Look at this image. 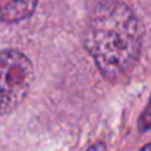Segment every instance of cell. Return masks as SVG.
Listing matches in <instances>:
<instances>
[{"mask_svg":"<svg viewBox=\"0 0 151 151\" xmlns=\"http://www.w3.org/2000/svg\"><path fill=\"white\" fill-rule=\"evenodd\" d=\"M142 40V22L124 3L98 9L85 33L88 52L110 82H122L132 74L141 55Z\"/></svg>","mask_w":151,"mask_h":151,"instance_id":"obj_1","label":"cell"},{"mask_svg":"<svg viewBox=\"0 0 151 151\" xmlns=\"http://www.w3.org/2000/svg\"><path fill=\"white\" fill-rule=\"evenodd\" d=\"M33 79V64L22 52H0V116L11 114L22 104Z\"/></svg>","mask_w":151,"mask_h":151,"instance_id":"obj_2","label":"cell"},{"mask_svg":"<svg viewBox=\"0 0 151 151\" xmlns=\"http://www.w3.org/2000/svg\"><path fill=\"white\" fill-rule=\"evenodd\" d=\"M37 0H0V22H18L28 18Z\"/></svg>","mask_w":151,"mask_h":151,"instance_id":"obj_3","label":"cell"},{"mask_svg":"<svg viewBox=\"0 0 151 151\" xmlns=\"http://www.w3.org/2000/svg\"><path fill=\"white\" fill-rule=\"evenodd\" d=\"M88 151H107V147H105V144H104V142L98 141V142L92 144V145L88 148Z\"/></svg>","mask_w":151,"mask_h":151,"instance_id":"obj_4","label":"cell"},{"mask_svg":"<svg viewBox=\"0 0 151 151\" xmlns=\"http://www.w3.org/2000/svg\"><path fill=\"white\" fill-rule=\"evenodd\" d=\"M142 130H147L150 127V116H148V108H145L144 114H142V124H141Z\"/></svg>","mask_w":151,"mask_h":151,"instance_id":"obj_5","label":"cell"},{"mask_svg":"<svg viewBox=\"0 0 151 151\" xmlns=\"http://www.w3.org/2000/svg\"><path fill=\"white\" fill-rule=\"evenodd\" d=\"M139 151H150V145H148V144H145V145H144Z\"/></svg>","mask_w":151,"mask_h":151,"instance_id":"obj_6","label":"cell"}]
</instances>
